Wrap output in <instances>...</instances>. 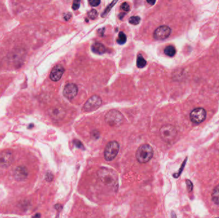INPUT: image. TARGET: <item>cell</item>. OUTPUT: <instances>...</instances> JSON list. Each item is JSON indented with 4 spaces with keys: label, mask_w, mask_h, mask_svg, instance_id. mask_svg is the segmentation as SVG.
<instances>
[{
    "label": "cell",
    "mask_w": 219,
    "mask_h": 218,
    "mask_svg": "<svg viewBox=\"0 0 219 218\" xmlns=\"http://www.w3.org/2000/svg\"><path fill=\"white\" fill-rule=\"evenodd\" d=\"M153 149L151 145L143 144L140 146L136 152V158L140 163H146L151 159L153 156Z\"/></svg>",
    "instance_id": "1"
},
{
    "label": "cell",
    "mask_w": 219,
    "mask_h": 218,
    "mask_svg": "<svg viewBox=\"0 0 219 218\" xmlns=\"http://www.w3.org/2000/svg\"><path fill=\"white\" fill-rule=\"evenodd\" d=\"M98 175L101 181L107 185H114L117 180L115 172L106 168H102L98 172Z\"/></svg>",
    "instance_id": "2"
},
{
    "label": "cell",
    "mask_w": 219,
    "mask_h": 218,
    "mask_svg": "<svg viewBox=\"0 0 219 218\" xmlns=\"http://www.w3.org/2000/svg\"><path fill=\"white\" fill-rule=\"evenodd\" d=\"M105 122L110 127L120 126L123 123L124 117L121 112L117 110H111L105 115Z\"/></svg>",
    "instance_id": "3"
},
{
    "label": "cell",
    "mask_w": 219,
    "mask_h": 218,
    "mask_svg": "<svg viewBox=\"0 0 219 218\" xmlns=\"http://www.w3.org/2000/svg\"><path fill=\"white\" fill-rule=\"evenodd\" d=\"M177 135V130L172 125L163 126L159 129V135L161 138L167 143H171L174 141Z\"/></svg>",
    "instance_id": "4"
},
{
    "label": "cell",
    "mask_w": 219,
    "mask_h": 218,
    "mask_svg": "<svg viewBox=\"0 0 219 218\" xmlns=\"http://www.w3.org/2000/svg\"><path fill=\"white\" fill-rule=\"evenodd\" d=\"M119 151V144L115 141L109 142L106 145L104 157L106 161H111L114 160L117 156Z\"/></svg>",
    "instance_id": "5"
},
{
    "label": "cell",
    "mask_w": 219,
    "mask_h": 218,
    "mask_svg": "<svg viewBox=\"0 0 219 218\" xmlns=\"http://www.w3.org/2000/svg\"><path fill=\"white\" fill-rule=\"evenodd\" d=\"M102 99L98 95H93L90 97L84 104L82 110L85 112H92L95 111L101 106Z\"/></svg>",
    "instance_id": "6"
},
{
    "label": "cell",
    "mask_w": 219,
    "mask_h": 218,
    "mask_svg": "<svg viewBox=\"0 0 219 218\" xmlns=\"http://www.w3.org/2000/svg\"><path fill=\"white\" fill-rule=\"evenodd\" d=\"M206 117V111L202 108H198L193 110L190 113V118L191 122L195 124H199L204 121Z\"/></svg>",
    "instance_id": "7"
},
{
    "label": "cell",
    "mask_w": 219,
    "mask_h": 218,
    "mask_svg": "<svg viewBox=\"0 0 219 218\" xmlns=\"http://www.w3.org/2000/svg\"><path fill=\"white\" fill-rule=\"evenodd\" d=\"M171 33V29L167 26H160L156 29L153 37L156 40H163L167 39Z\"/></svg>",
    "instance_id": "8"
},
{
    "label": "cell",
    "mask_w": 219,
    "mask_h": 218,
    "mask_svg": "<svg viewBox=\"0 0 219 218\" xmlns=\"http://www.w3.org/2000/svg\"><path fill=\"white\" fill-rule=\"evenodd\" d=\"M78 92V87L75 84L69 83L65 86L63 93L65 97H66L69 100H71L76 96Z\"/></svg>",
    "instance_id": "9"
},
{
    "label": "cell",
    "mask_w": 219,
    "mask_h": 218,
    "mask_svg": "<svg viewBox=\"0 0 219 218\" xmlns=\"http://www.w3.org/2000/svg\"><path fill=\"white\" fill-rule=\"evenodd\" d=\"M65 69L62 65H57L53 68L50 73V79L53 81H58L61 79V77L64 73Z\"/></svg>",
    "instance_id": "10"
},
{
    "label": "cell",
    "mask_w": 219,
    "mask_h": 218,
    "mask_svg": "<svg viewBox=\"0 0 219 218\" xmlns=\"http://www.w3.org/2000/svg\"><path fill=\"white\" fill-rule=\"evenodd\" d=\"M13 160V155L10 152H4L0 155V165L7 166L10 164Z\"/></svg>",
    "instance_id": "11"
},
{
    "label": "cell",
    "mask_w": 219,
    "mask_h": 218,
    "mask_svg": "<svg viewBox=\"0 0 219 218\" xmlns=\"http://www.w3.org/2000/svg\"><path fill=\"white\" fill-rule=\"evenodd\" d=\"M28 171L26 168L23 166L17 168L14 171V177L18 180H22L27 177Z\"/></svg>",
    "instance_id": "12"
},
{
    "label": "cell",
    "mask_w": 219,
    "mask_h": 218,
    "mask_svg": "<svg viewBox=\"0 0 219 218\" xmlns=\"http://www.w3.org/2000/svg\"><path fill=\"white\" fill-rule=\"evenodd\" d=\"M92 51L96 54H104L106 51V47L101 43H95L92 46Z\"/></svg>",
    "instance_id": "13"
},
{
    "label": "cell",
    "mask_w": 219,
    "mask_h": 218,
    "mask_svg": "<svg viewBox=\"0 0 219 218\" xmlns=\"http://www.w3.org/2000/svg\"><path fill=\"white\" fill-rule=\"evenodd\" d=\"M212 201L216 204H219V185L216 186L211 194Z\"/></svg>",
    "instance_id": "14"
},
{
    "label": "cell",
    "mask_w": 219,
    "mask_h": 218,
    "mask_svg": "<svg viewBox=\"0 0 219 218\" xmlns=\"http://www.w3.org/2000/svg\"><path fill=\"white\" fill-rule=\"evenodd\" d=\"M164 52H165V54L167 55L168 57H174L175 54H176V49H175L174 46H168L165 48Z\"/></svg>",
    "instance_id": "15"
},
{
    "label": "cell",
    "mask_w": 219,
    "mask_h": 218,
    "mask_svg": "<svg viewBox=\"0 0 219 218\" xmlns=\"http://www.w3.org/2000/svg\"><path fill=\"white\" fill-rule=\"evenodd\" d=\"M147 65V61L144 58H143L141 54H139L137 58V65L139 68H143Z\"/></svg>",
    "instance_id": "16"
},
{
    "label": "cell",
    "mask_w": 219,
    "mask_h": 218,
    "mask_svg": "<svg viewBox=\"0 0 219 218\" xmlns=\"http://www.w3.org/2000/svg\"><path fill=\"white\" fill-rule=\"evenodd\" d=\"M126 40H127L126 35H125V34L123 32H121L119 33V38L117 39V43H119V44H121V45H123V44H124V43H126Z\"/></svg>",
    "instance_id": "17"
},
{
    "label": "cell",
    "mask_w": 219,
    "mask_h": 218,
    "mask_svg": "<svg viewBox=\"0 0 219 218\" xmlns=\"http://www.w3.org/2000/svg\"><path fill=\"white\" fill-rule=\"evenodd\" d=\"M117 1H118V0H113V1H112V2L110 4V5L108 6L107 7H106V8L105 10H104V12H103V13L102 15H101V16H102L103 17H104L106 16V14H107L108 13V12H109L110 11L111 9H112V8H113V7L114 6V5L117 3Z\"/></svg>",
    "instance_id": "18"
},
{
    "label": "cell",
    "mask_w": 219,
    "mask_h": 218,
    "mask_svg": "<svg viewBox=\"0 0 219 218\" xmlns=\"http://www.w3.org/2000/svg\"><path fill=\"white\" fill-rule=\"evenodd\" d=\"M140 22V17L139 16H132L130 18L129 23L133 25H137Z\"/></svg>",
    "instance_id": "19"
},
{
    "label": "cell",
    "mask_w": 219,
    "mask_h": 218,
    "mask_svg": "<svg viewBox=\"0 0 219 218\" xmlns=\"http://www.w3.org/2000/svg\"><path fill=\"white\" fill-rule=\"evenodd\" d=\"M89 17L91 19H95L98 16V12L96 10H91L88 13Z\"/></svg>",
    "instance_id": "20"
},
{
    "label": "cell",
    "mask_w": 219,
    "mask_h": 218,
    "mask_svg": "<svg viewBox=\"0 0 219 218\" xmlns=\"http://www.w3.org/2000/svg\"><path fill=\"white\" fill-rule=\"evenodd\" d=\"M80 0H74L73 3V9L74 10H77L78 8L80 7Z\"/></svg>",
    "instance_id": "21"
},
{
    "label": "cell",
    "mask_w": 219,
    "mask_h": 218,
    "mask_svg": "<svg viewBox=\"0 0 219 218\" xmlns=\"http://www.w3.org/2000/svg\"><path fill=\"white\" fill-rule=\"evenodd\" d=\"M89 3L92 7H98L101 3V0H89Z\"/></svg>",
    "instance_id": "22"
},
{
    "label": "cell",
    "mask_w": 219,
    "mask_h": 218,
    "mask_svg": "<svg viewBox=\"0 0 219 218\" xmlns=\"http://www.w3.org/2000/svg\"><path fill=\"white\" fill-rule=\"evenodd\" d=\"M121 8L122 10H123L125 12H128L130 10V5L126 2L123 3L121 5Z\"/></svg>",
    "instance_id": "23"
},
{
    "label": "cell",
    "mask_w": 219,
    "mask_h": 218,
    "mask_svg": "<svg viewBox=\"0 0 219 218\" xmlns=\"http://www.w3.org/2000/svg\"><path fill=\"white\" fill-rule=\"evenodd\" d=\"M186 186H187V189H188V191H191L193 189V185H192V183L191 182L190 180H186Z\"/></svg>",
    "instance_id": "24"
},
{
    "label": "cell",
    "mask_w": 219,
    "mask_h": 218,
    "mask_svg": "<svg viewBox=\"0 0 219 218\" xmlns=\"http://www.w3.org/2000/svg\"><path fill=\"white\" fill-rule=\"evenodd\" d=\"M71 17H72V14L71 13H69H69H67L66 14H65L64 15V19L65 21L70 20Z\"/></svg>",
    "instance_id": "25"
},
{
    "label": "cell",
    "mask_w": 219,
    "mask_h": 218,
    "mask_svg": "<svg viewBox=\"0 0 219 218\" xmlns=\"http://www.w3.org/2000/svg\"><path fill=\"white\" fill-rule=\"evenodd\" d=\"M147 1H148V3H149L150 5H153L155 4L156 0H147Z\"/></svg>",
    "instance_id": "26"
},
{
    "label": "cell",
    "mask_w": 219,
    "mask_h": 218,
    "mask_svg": "<svg viewBox=\"0 0 219 218\" xmlns=\"http://www.w3.org/2000/svg\"><path fill=\"white\" fill-rule=\"evenodd\" d=\"M123 15H124V14H121L119 15V18L121 19H123Z\"/></svg>",
    "instance_id": "27"
}]
</instances>
